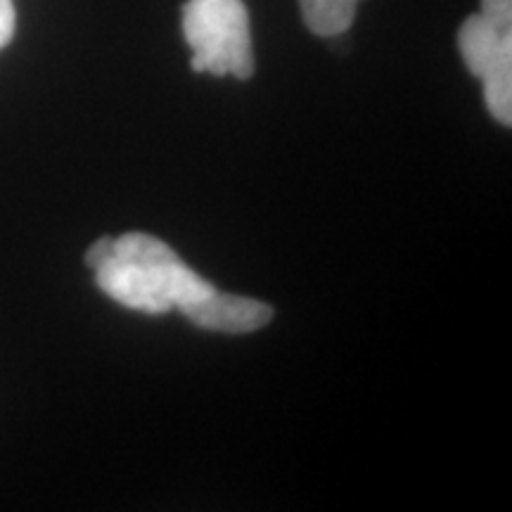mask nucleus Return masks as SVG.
I'll return each instance as SVG.
<instances>
[{
  "mask_svg": "<svg viewBox=\"0 0 512 512\" xmlns=\"http://www.w3.org/2000/svg\"><path fill=\"white\" fill-rule=\"evenodd\" d=\"M95 283L114 302L150 316L181 311L216 292L166 242L147 233L114 238L112 256L95 271Z\"/></svg>",
  "mask_w": 512,
  "mask_h": 512,
  "instance_id": "obj_1",
  "label": "nucleus"
},
{
  "mask_svg": "<svg viewBox=\"0 0 512 512\" xmlns=\"http://www.w3.org/2000/svg\"><path fill=\"white\" fill-rule=\"evenodd\" d=\"M183 36L192 48V72L230 74L240 81L254 74L252 29L242 0H188Z\"/></svg>",
  "mask_w": 512,
  "mask_h": 512,
  "instance_id": "obj_2",
  "label": "nucleus"
},
{
  "mask_svg": "<svg viewBox=\"0 0 512 512\" xmlns=\"http://www.w3.org/2000/svg\"><path fill=\"white\" fill-rule=\"evenodd\" d=\"M465 67L482 81L486 110L498 124L512 121V0H482V12L458 31Z\"/></svg>",
  "mask_w": 512,
  "mask_h": 512,
  "instance_id": "obj_3",
  "label": "nucleus"
},
{
  "mask_svg": "<svg viewBox=\"0 0 512 512\" xmlns=\"http://www.w3.org/2000/svg\"><path fill=\"white\" fill-rule=\"evenodd\" d=\"M181 313L197 328L228 332V335H247V332L266 328L275 316L273 306L219 290L209 294L202 302L185 306Z\"/></svg>",
  "mask_w": 512,
  "mask_h": 512,
  "instance_id": "obj_4",
  "label": "nucleus"
},
{
  "mask_svg": "<svg viewBox=\"0 0 512 512\" xmlns=\"http://www.w3.org/2000/svg\"><path fill=\"white\" fill-rule=\"evenodd\" d=\"M361 0H299L304 24L320 38H337L347 34L356 19Z\"/></svg>",
  "mask_w": 512,
  "mask_h": 512,
  "instance_id": "obj_5",
  "label": "nucleus"
},
{
  "mask_svg": "<svg viewBox=\"0 0 512 512\" xmlns=\"http://www.w3.org/2000/svg\"><path fill=\"white\" fill-rule=\"evenodd\" d=\"M17 12L12 0H0V50H3L15 36Z\"/></svg>",
  "mask_w": 512,
  "mask_h": 512,
  "instance_id": "obj_6",
  "label": "nucleus"
},
{
  "mask_svg": "<svg viewBox=\"0 0 512 512\" xmlns=\"http://www.w3.org/2000/svg\"><path fill=\"white\" fill-rule=\"evenodd\" d=\"M112 245H114V238H107V235L95 242V245L86 252V266H91L93 271H98V268L112 256Z\"/></svg>",
  "mask_w": 512,
  "mask_h": 512,
  "instance_id": "obj_7",
  "label": "nucleus"
}]
</instances>
